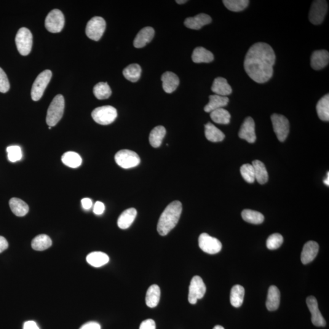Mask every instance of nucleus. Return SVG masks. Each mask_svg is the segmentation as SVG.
<instances>
[{"label": "nucleus", "instance_id": "31", "mask_svg": "<svg viewBox=\"0 0 329 329\" xmlns=\"http://www.w3.org/2000/svg\"><path fill=\"white\" fill-rule=\"evenodd\" d=\"M166 135V130L162 126H158L151 131L149 134V141L154 148H159L161 145L163 139Z\"/></svg>", "mask_w": 329, "mask_h": 329}, {"label": "nucleus", "instance_id": "22", "mask_svg": "<svg viewBox=\"0 0 329 329\" xmlns=\"http://www.w3.org/2000/svg\"><path fill=\"white\" fill-rule=\"evenodd\" d=\"M280 301V293L279 289L274 285L269 287L267 293L266 306L269 311H275L279 308Z\"/></svg>", "mask_w": 329, "mask_h": 329}, {"label": "nucleus", "instance_id": "38", "mask_svg": "<svg viewBox=\"0 0 329 329\" xmlns=\"http://www.w3.org/2000/svg\"><path fill=\"white\" fill-rule=\"evenodd\" d=\"M93 93L98 100H106L111 96L112 91L107 82H99L93 88Z\"/></svg>", "mask_w": 329, "mask_h": 329}, {"label": "nucleus", "instance_id": "1", "mask_svg": "<svg viewBox=\"0 0 329 329\" xmlns=\"http://www.w3.org/2000/svg\"><path fill=\"white\" fill-rule=\"evenodd\" d=\"M275 62V55L272 47L266 43L259 42L248 50L245 56L244 68L253 81L263 84L273 75Z\"/></svg>", "mask_w": 329, "mask_h": 329}, {"label": "nucleus", "instance_id": "54", "mask_svg": "<svg viewBox=\"0 0 329 329\" xmlns=\"http://www.w3.org/2000/svg\"><path fill=\"white\" fill-rule=\"evenodd\" d=\"M52 129V127H49V130Z\"/></svg>", "mask_w": 329, "mask_h": 329}, {"label": "nucleus", "instance_id": "14", "mask_svg": "<svg viewBox=\"0 0 329 329\" xmlns=\"http://www.w3.org/2000/svg\"><path fill=\"white\" fill-rule=\"evenodd\" d=\"M306 303L310 313L312 314V322L317 327H325L326 325V320L321 314L317 299L314 296H310L307 298Z\"/></svg>", "mask_w": 329, "mask_h": 329}, {"label": "nucleus", "instance_id": "13", "mask_svg": "<svg viewBox=\"0 0 329 329\" xmlns=\"http://www.w3.org/2000/svg\"><path fill=\"white\" fill-rule=\"evenodd\" d=\"M199 247L204 252L209 254H215L220 252L222 244L220 241L210 235L203 233L199 237Z\"/></svg>", "mask_w": 329, "mask_h": 329}, {"label": "nucleus", "instance_id": "32", "mask_svg": "<svg viewBox=\"0 0 329 329\" xmlns=\"http://www.w3.org/2000/svg\"><path fill=\"white\" fill-rule=\"evenodd\" d=\"M245 288L242 285H234L231 289L230 301L232 306L234 307H240L243 304L244 300Z\"/></svg>", "mask_w": 329, "mask_h": 329}, {"label": "nucleus", "instance_id": "16", "mask_svg": "<svg viewBox=\"0 0 329 329\" xmlns=\"http://www.w3.org/2000/svg\"><path fill=\"white\" fill-rule=\"evenodd\" d=\"M329 61V53L326 50L315 51L311 56V66L315 70H320L327 66Z\"/></svg>", "mask_w": 329, "mask_h": 329}, {"label": "nucleus", "instance_id": "21", "mask_svg": "<svg viewBox=\"0 0 329 329\" xmlns=\"http://www.w3.org/2000/svg\"><path fill=\"white\" fill-rule=\"evenodd\" d=\"M212 91L215 95L222 96L231 95L232 92L231 85L228 84L225 78L222 77H216L214 80Z\"/></svg>", "mask_w": 329, "mask_h": 329}, {"label": "nucleus", "instance_id": "10", "mask_svg": "<svg viewBox=\"0 0 329 329\" xmlns=\"http://www.w3.org/2000/svg\"><path fill=\"white\" fill-rule=\"evenodd\" d=\"M64 25L65 18L63 12L58 9L52 10L45 19V28L50 33H60L63 30Z\"/></svg>", "mask_w": 329, "mask_h": 329}, {"label": "nucleus", "instance_id": "23", "mask_svg": "<svg viewBox=\"0 0 329 329\" xmlns=\"http://www.w3.org/2000/svg\"><path fill=\"white\" fill-rule=\"evenodd\" d=\"M137 212L134 208H130L123 212L118 219V226L122 229L129 228L134 221Z\"/></svg>", "mask_w": 329, "mask_h": 329}, {"label": "nucleus", "instance_id": "5", "mask_svg": "<svg viewBox=\"0 0 329 329\" xmlns=\"http://www.w3.org/2000/svg\"><path fill=\"white\" fill-rule=\"evenodd\" d=\"M52 77V73L49 69H46L39 74L32 87L31 98L33 100L37 101L42 97Z\"/></svg>", "mask_w": 329, "mask_h": 329}, {"label": "nucleus", "instance_id": "33", "mask_svg": "<svg viewBox=\"0 0 329 329\" xmlns=\"http://www.w3.org/2000/svg\"><path fill=\"white\" fill-rule=\"evenodd\" d=\"M317 112L320 120L329 121V95L327 94L321 98L317 104Z\"/></svg>", "mask_w": 329, "mask_h": 329}, {"label": "nucleus", "instance_id": "36", "mask_svg": "<svg viewBox=\"0 0 329 329\" xmlns=\"http://www.w3.org/2000/svg\"><path fill=\"white\" fill-rule=\"evenodd\" d=\"M62 161L68 167L76 168L81 165L82 158L76 152L69 151L63 154Z\"/></svg>", "mask_w": 329, "mask_h": 329}, {"label": "nucleus", "instance_id": "41", "mask_svg": "<svg viewBox=\"0 0 329 329\" xmlns=\"http://www.w3.org/2000/svg\"><path fill=\"white\" fill-rule=\"evenodd\" d=\"M240 173L243 179L247 183L252 184L255 181V174L252 164H244L240 168Z\"/></svg>", "mask_w": 329, "mask_h": 329}, {"label": "nucleus", "instance_id": "18", "mask_svg": "<svg viewBox=\"0 0 329 329\" xmlns=\"http://www.w3.org/2000/svg\"><path fill=\"white\" fill-rule=\"evenodd\" d=\"M212 22V18L205 14H199L194 17H189L184 21V25L187 28L195 30H198L206 25Z\"/></svg>", "mask_w": 329, "mask_h": 329}, {"label": "nucleus", "instance_id": "53", "mask_svg": "<svg viewBox=\"0 0 329 329\" xmlns=\"http://www.w3.org/2000/svg\"><path fill=\"white\" fill-rule=\"evenodd\" d=\"M213 329H224V328L223 327V326L218 325L215 326Z\"/></svg>", "mask_w": 329, "mask_h": 329}, {"label": "nucleus", "instance_id": "34", "mask_svg": "<svg viewBox=\"0 0 329 329\" xmlns=\"http://www.w3.org/2000/svg\"><path fill=\"white\" fill-rule=\"evenodd\" d=\"M52 245V239L45 234L39 235L35 237L31 243V247L33 250L38 251L46 250Z\"/></svg>", "mask_w": 329, "mask_h": 329}, {"label": "nucleus", "instance_id": "24", "mask_svg": "<svg viewBox=\"0 0 329 329\" xmlns=\"http://www.w3.org/2000/svg\"><path fill=\"white\" fill-rule=\"evenodd\" d=\"M229 98L227 96H222L217 95H210L209 102L205 106L204 111L206 112H212L216 109L223 108L229 103Z\"/></svg>", "mask_w": 329, "mask_h": 329}, {"label": "nucleus", "instance_id": "12", "mask_svg": "<svg viewBox=\"0 0 329 329\" xmlns=\"http://www.w3.org/2000/svg\"><path fill=\"white\" fill-rule=\"evenodd\" d=\"M206 287L202 278L196 275L192 278L189 287V301L191 304H197L198 299L204 297Z\"/></svg>", "mask_w": 329, "mask_h": 329}, {"label": "nucleus", "instance_id": "25", "mask_svg": "<svg viewBox=\"0 0 329 329\" xmlns=\"http://www.w3.org/2000/svg\"><path fill=\"white\" fill-rule=\"evenodd\" d=\"M192 60L195 63H210L214 60V56L210 51L199 47L195 48L192 54Z\"/></svg>", "mask_w": 329, "mask_h": 329}, {"label": "nucleus", "instance_id": "20", "mask_svg": "<svg viewBox=\"0 0 329 329\" xmlns=\"http://www.w3.org/2000/svg\"><path fill=\"white\" fill-rule=\"evenodd\" d=\"M161 80L163 89L167 93H172L175 92L179 84L178 76L173 72H165L162 74Z\"/></svg>", "mask_w": 329, "mask_h": 329}, {"label": "nucleus", "instance_id": "39", "mask_svg": "<svg viewBox=\"0 0 329 329\" xmlns=\"http://www.w3.org/2000/svg\"><path fill=\"white\" fill-rule=\"evenodd\" d=\"M242 216L243 220L251 224H259L263 223L264 216L257 211L246 209L243 211Z\"/></svg>", "mask_w": 329, "mask_h": 329}, {"label": "nucleus", "instance_id": "45", "mask_svg": "<svg viewBox=\"0 0 329 329\" xmlns=\"http://www.w3.org/2000/svg\"><path fill=\"white\" fill-rule=\"evenodd\" d=\"M139 329H156V323L151 319L144 320L141 323Z\"/></svg>", "mask_w": 329, "mask_h": 329}, {"label": "nucleus", "instance_id": "52", "mask_svg": "<svg viewBox=\"0 0 329 329\" xmlns=\"http://www.w3.org/2000/svg\"><path fill=\"white\" fill-rule=\"evenodd\" d=\"M176 2H177L178 4H182L186 3L187 1H186V0H177V1H176Z\"/></svg>", "mask_w": 329, "mask_h": 329}, {"label": "nucleus", "instance_id": "30", "mask_svg": "<svg viewBox=\"0 0 329 329\" xmlns=\"http://www.w3.org/2000/svg\"><path fill=\"white\" fill-rule=\"evenodd\" d=\"M160 299V289L157 285H152L147 291L146 304L150 308L156 307Z\"/></svg>", "mask_w": 329, "mask_h": 329}, {"label": "nucleus", "instance_id": "49", "mask_svg": "<svg viewBox=\"0 0 329 329\" xmlns=\"http://www.w3.org/2000/svg\"><path fill=\"white\" fill-rule=\"evenodd\" d=\"M81 204L82 207L85 210H89L90 208H92L93 205L92 200L90 198L82 199L81 200Z\"/></svg>", "mask_w": 329, "mask_h": 329}, {"label": "nucleus", "instance_id": "29", "mask_svg": "<svg viewBox=\"0 0 329 329\" xmlns=\"http://www.w3.org/2000/svg\"><path fill=\"white\" fill-rule=\"evenodd\" d=\"M88 263L91 266L99 267L105 265L109 261V258L106 254L102 252L91 253L87 256Z\"/></svg>", "mask_w": 329, "mask_h": 329}, {"label": "nucleus", "instance_id": "15", "mask_svg": "<svg viewBox=\"0 0 329 329\" xmlns=\"http://www.w3.org/2000/svg\"><path fill=\"white\" fill-rule=\"evenodd\" d=\"M240 138L247 140L248 143H254L256 140L255 123L252 118L249 117L245 120L239 132Z\"/></svg>", "mask_w": 329, "mask_h": 329}, {"label": "nucleus", "instance_id": "3", "mask_svg": "<svg viewBox=\"0 0 329 329\" xmlns=\"http://www.w3.org/2000/svg\"><path fill=\"white\" fill-rule=\"evenodd\" d=\"M65 108V100L62 95L55 96L48 109L46 122L49 127H55L62 119Z\"/></svg>", "mask_w": 329, "mask_h": 329}, {"label": "nucleus", "instance_id": "37", "mask_svg": "<svg viewBox=\"0 0 329 329\" xmlns=\"http://www.w3.org/2000/svg\"><path fill=\"white\" fill-rule=\"evenodd\" d=\"M210 117L216 124L227 125L230 123L231 114L227 110L221 108L210 112Z\"/></svg>", "mask_w": 329, "mask_h": 329}, {"label": "nucleus", "instance_id": "40", "mask_svg": "<svg viewBox=\"0 0 329 329\" xmlns=\"http://www.w3.org/2000/svg\"><path fill=\"white\" fill-rule=\"evenodd\" d=\"M224 6L227 9L232 12H240L248 6L250 1L248 0H224Z\"/></svg>", "mask_w": 329, "mask_h": 329}, {"label": "nucleus", "instance_id": "42", "mask_svg": "<svg viewBox=\"0 0 329 329\" xmlns=\"http://www.w3.org/2000/svg\"><path fill=\"white\" fill-rule=\"evenodd\" d=\"M283 242V237L277 233L273 234L267 238L266 247L270 250H277L281 247Z\"/></svg>", "mask_w": 329, "mask_h": 329}, {"label": "nucleus", "instance_id": "8", "mask_svg": "<svg viewBox=\"0 0 329 329\" xmlns=\"http://www.w3.org/2000/svg\"><path fill=\"white\" fill-rule=\"evenodd\" d=\"M272 127L278 140L281 142L288 137L290 131V124L287 118L282 115L274 114L271 117Z\"/></svg>", "mask_w": 329, "mask_h": 329}, {"label": "nucleus", "instance_id": "2", "mask_svg": "<svg viewBox=\"0 0 329 329\" xmlns=\"http://www.w3.org/2000/svg\"><path fill=\"white\" fill-rule=\"evenodd\" d=\"M182 210L183 205L178 200L170 203L165 208L157 224V231L160 235L165 236L175 228L180 218Z\"/></svg>", "mask_w": 329, "mask_h": 329}, {"label": "nucleus", "instance_id": "50", "mask_svg": "<svg viewBox=\"0 0 329 329\" xmlns=\"http://www.w3.org/2000/svg\"><path fill=\"white\" fill-rule=\"evenodd\" d=\"M23 329H40L37 324L33 321H28L24 324Z\"/></svg>", "mask_w": 329, "mask_h": 329}, {"label": "nucleus", "instance_id": "51", "mask_svg": "<svg viewBox=\"0 0 329 329\" xmlns=\"http://www.w3.org/2000/svg\"><path fill=\"white\" fill-rule=\"evenodd\" d=\"M324 183H325V185L329 186V172L328 173V178H326L325 180H324Z\"/></svg>", "mask_w": 329, "mask_h": 329}, {"label": "nucleus", "instance_id": "48", "mask_svg": "<svg viewBox=\"0 0 329 329\" xmlns=\"http://www.w3.org/2000/svg\"><path fill=\"white\" fill-rule=\"evenodd\" d=\"M9 247L7 241L4 237L0 236V253L3 252L6 250Z\"/></svg>", "mask_w": 329, "mask_h": 329}, {"label": "nucleus", "instance_id": "7", "mask_svg": "<svg viewBox=\"0 0 329 329\" xmlns=\"http://www.w3.org/2000/svg\"><path fill=\"white\" fill-rule=\"evenodd\" d=\"M115 160L118 165L125 169L137 167L140 163V157L136 152L128 149H123L117 152Z\"/></svg>", "mask_w": 329, "mask_h": 329}, {"label": "nucleus", "instance_id": "35", "mask_svg": "<svg viewBox=\"0 0 329 329\" xmlns=\"http://www.w3.org/2000/svg\"><path fill=\"white\" fill-rule=\"evenodd\" d=\"M141 73L140 66L137 64H131L126 67L123 71V74L126 79L128 81L135 82L140 79Z\"/></svg>", "mask_w": 329, "mask_h": 329}, {"label": "nucleus", "instance_id": "43", "mask_svg": "<svg viewBox=\"0 0 329 329\" xmlns=\"http://www.w3.org/2000/svg\"><path fill=\"white\" fill-rule=\"evenodd\" d=\"M7 157L10 162H16L19 161L22 158V151L20 146H10L6 149Z\"/></svg>", "mask_w": 329, "mask_h": 329}, {"label": "nucleus", "instance_id": "26", "mask_svg": "<svg viewBox=\"0 0 329 329\" xmlns=\"http://www.w3.org/2000/svg\"><path fill=\"white\" fill-rule=\"evenodd\" d=\"M205 135L208 141L212 142H219L225 138V135L211 123L205 125Z\"/></svg>", "mask_w": 329, "mask_h": 329}, {"label": "nucleus", "instance_id": "11", "mask_svg": "<svg viewBox=\"0 0 329 329\" xmlns=\"http://www.w3.org/2000/svg\"><path fill=\"white\" fill-rule=\"evenodd\" d=\"M328 10V2L324 0H317L313 2L309 12L310 22L315 25H320L325 20Z\"/></svg>", "mask_w": 329, "mask_h": 329}, {"label": "nucleus", "instance_id": "46", "mask_svg": "<svg viewBox=\"0 0 329 329\" xmlns=\"http://www.w3.org/2000/svg\"><path fill=\"white\" fill-rule=\"evenodd\" d=\"M105 210V205L103 202L97 201L95 202L94 207H93V212L96 215H100L103 214Z\"/></svg>", "mask_w": 329, "mask_h": 329}, {"label": "nucleus", "instance_id": "28", "mask_svg": "<svg viewBox=\"0 0 329 329\" xmlns=\"http://www.w3.org/2000/svg\"><path fill=\"white\" fill-rule=\"evenodd\" d=\"M9 206L12 212L17 216H24L29 212V206L25 201L17 197L9 200Z\"/></svg>", "mask_w": 329, "mask_h": 329}, {"label": "nucleus", "instance_id": "47", "mask_svg": "<svg viewBox=\"0 0 329 329\" xmlns=\"http://www.w3.org/2000/svg\"><path fill=\"white\" fill-rule=\"evenodd\" d=\"M79 329H101V326L98 323L92 322L85 324Z\"/></svg>", "mask_w": 329, "mask_h": 329}, {"label": "nucleus", "instance_id": "9", "mask_svg": "<svg viewBox=\"0 0 329 329\" xmlns=\"http://www.w3.org/2000/svg\"><path fill=\"white\" fill-rule=\"evenodd\" d=\"M106 21L101 17H94L87 23L85 33L93 41H98L106 29Z\"/></svg>", "mask_w": 329, "mask_h": 329}, {"label": "nucleus", "instance_id": "6", "mask_svg": "<svg viewBox=\"0 0 329 329\" xmlns=\"http://www.w3.org/2000/svg\"><path fill=\"white\" fill-rule=\"evenodd\" d=\"M15 44L20 55H28L33 46V35L31 31L26 28H20L16 35Z\"/></svg>", "mask_w": 329, "mask_h": 329}, {"label": "nucleus", "instance_id": "17", "mask_svg": "<svg viewBox=\"0 0 329 329\" xmlns=\"http://www.w3.org/2000/svg\"><path fill=\"white\" fill-rule=\"evenodd\" d=\"M319 251V245L314 241H310L304 246L301 253L302 263L306 264L314 260Z\"/></svg>", "mask_w": 329, "mask_h": 329}, {"label": "nucleus", "instance_id": "44", "mask_svg": "<svg viewBox=\"0 0 329 329\" xmlns=\"http://www.w3.org/2000/svg\"><path fill=\"white\" fill-rule=\"evenodd\" d=\"M9 89L10 84L6 74L0 68V92L6 93Z\"/></svg>", "mask_w": 329, "mask_h": 329}, {"label": "nucleus", "instance_id": "27", "mask_svg": "<svg viewBox=\"0 0 329 329\" xmlns=\"http://www.w3.org/2000/svg\"><path fill=\"white\" fill-rule=\"evenodd\" d=\"M253 166L255 179L259 184H264L268 181V174L263 162L259 160H254Z\"/></svg>", "mask_w": 329, "mask_h": 329}, {"label": "nucleus", "instance_id": "19", "mask_svg": "<svg viewBox=\"0 0 329 329\" xmlns=\"http://www.w3.org/2000/svg\"><path fill=\"white\" fill-rule=\"evenodd\" d=\"M154 30L152 27L147 26L139 31L137 36L135 37L133 45L137 48L145 47L150 42L154 36Z\"/></svg>", "mask_w": 329, "mask_h": 329}, {"label": "nucleus", "instance_id": "4", "mask_svg": "<svg viewBox=\"0 0 329 329\" xmlns=\"http://www.w3.org/2000/svg\"><path fill=\"white\" fill-rule=\"evenodd\" d=\"M93 120L101 125H108L112 124L117 117L116 108L111 106L99 107L93 110L92 113Z\"/></svg>", "mask_w": 329, "mask_h": 329}]
</instances>
